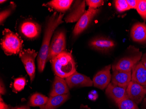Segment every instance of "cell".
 Instances as JSON below:
<instances>
[{
  "instance_id": "cell-1",
  "label": "cell",
  "mask_w": 146,
  "mask_h": 109,
  "mask_svg": "<svg viewBox=\"0 0 146 109\" xmlns=\"http://www.w3.org/2000/svg\"><path fill=\"white\" fill-rule=\"evenodd\" d=\"M64 16L62 13L58 14L55 12L49 18L46 23L42 44L38 55V67L40 73L43 72L49 59V48L52 36L56 28L63 22L62 19Z\"/></svg>"
},
{
  "instance_id": "cell-2",
  "label": "cell",
  "mask_w": 146,
  "mask_h": 109,
  "mask_svg": "<svg viewBox=\"0 0 146 109\" xmlns=\"http://www.w3.org/2000/svg\"><path fill=\"white\" fill-rule=\"evenodd\" d=\"M50 61L55 74L60 77L66 78L76 72V63L70 52H63Z\"/></svg>"
},
{
  "instance_id": "cell-3",
  "label": "cell",
  "mask_w": 146,
  "mask_h": 109,
  "mask_svg": "<svg viewBox=\"0 0 146 109\" xmlns=\"http://www.w3.org/2000/svg\"><path fill=\"white\" fill-rule=\"evenodd\" d=\"M2 35L1 45L5 54L11 55L19 53L22 50L23 42L19 36L6 28L3 31Z\"/></svg>"
},
{
  "instance_id": "cell-4",
  "label": "cell",
  "mask_w": 146,
  "mask_h": 109,
  "mask_svg": "<svg viewBox=\"0 0 146 109\" xmlns=\"http://www.w3.org/2000/svg\"><path fill=\"white\" fill-rule=\"evenodd\" d=\"M38 53L35 50L27 49L22 50L19 53L26 72L30 77L31 82L34 80L36 74L35 60Z\"/></svg>"
},
{
  "instance_id": "cell-5",
  "label": "cell",
  "mask_w": 146,
  "mask_h": 109,
  "mask_svg": "<svg viewBox=\"0 0 146 109\" xmlns=\"http://www.w3.org/2000/svg\"><path fill=\"white\" fill-rule=\"evenodd\" d=\"M66 48L65 33L64 31H57L54 34L51 41L49 48V59L50 61L54 57L65 51Z\"/></svg>"
},
{
  "instance_id": "cell-6",
  "label": "cell",
  "mask_w": 146,
  "mask_h": 109,
  "mask_svg": "<svg viewBox=\"0 0 146 109\" xmlns=\"http://www.w3.org/2000/svg\"><path fill=\"white\" fill-rule=\"evenodd\" d=\"M142 55L141 52H139L135 55L123 57L111 65L112 70L132 72L133 67L139 62Z\"/></svg>"
},
{
  "instance_id": "cell-7",
  "label": "cell",
  "mask_w": 146,
  "mask_h": 109,
  "mask_svg": "<svg viewBox=\"0 0 146 109\" xmlns=\"http://www.w3.org/2000/svg\"><path fill=\"white\" fill-rule=\"evenodd\" d=\"M99 9L89 8L87 11H85L81 18L77 22L73 30V34L74 36H79L87 29L93 18L99 12Z\"/></svg>"
},
{
  "instance_id": "cell-8",
  "label": "cell",
  "mask_w": 146,
  "mask_h": 109,
  "mask_svg": "<svg viewBox=\"0 0 146 109\" xmlns=\"http://www.w3.org/2000/svg\"><path fill=\"white\" fill-rule=\"evenodd\" d=\"M127 93L128 98L137 105L141 103L146 96V88L131 81L127 87Z\"/></svg>"
},
{
  "instance_id": "cell-9",
  "label": "cell",
  "mask_w": 146,
  "mask_h": 109,
  "mask_svg": "<svg viewBox=\"0 0 146 109\" xmlns=\"http://www.w3.org/2000/svg\"><path fill=\"white\" fill-rule=\"evenodd\" d=\"M90 48L98 51L108 52L115 47V42L110 38L98 37L91 39L88 43Z\"/></svg>"
},
{
  "instance_id": "cell-10",
  "label": "cell",
  "mask_w": 146,
  "mask_h": 109,
  "mask_svg": "<svg viewBox=\"0 0 146 109\" xmlns=\"http://www.w3.org/2000/svg\"><path fill=\"white\" fill-rule=\"evenodd\" d=\"M111 65H109L97 73L93 79L94 87L102 90L107 87L111 81Z\"/></svg>"
},
{
  "instance_id": "cell-11",
  "label": "cell",
  "mask_w": 146,
  "mask_h": 109,
  "mask_svg": "<svg viewBox=\"0 0 146 109\" xmlns=\"http://www.w3.org/2000/svg\"><path fill=\"white\" fill-rule=\"evenodd\" d=\"M70 89L78 87H90L93 85L90 78L76 72L71 76L65 78Z\"/></svg>"
},
{
  "instance_id": "cell-12",
  "label": "cell",
  "mask_w": 146,
  "mask_h": 109,
  "mask_svg": "<svg viewBox=\"0 0 146 109\" xmlns=\"http://www.w3.org/2000/svg\"><path fill=\"white\" fill-rule=\"evenodd\" d=\"M106 94L117 105L122 100L128 97L127 95L126 88L116 86L111 83H110L106 88Z\"/></svg>"
},
{
  "instance_id": "cell-13",
  "label": "cell",
  "mask_w": 146,
  "mask_h": 109,
  "mask_svg": "<svg viewBox=\"0 0 146 109\" xmlns=\"http://www.w3.org/2000/svg\"><path fill=\"white\" fill-rule=\"evenodd\" d=\"M20 31L26 38L35 39L40 33L41 27L37 23L31 21H25L21 24Z\"/></svg>"
},
{
  "instance_id": "cell-14",
  "label": "cell",
  "mask_w": 146,
  "mask_h": 109,
  "mask_svg": "<svg viewBox=\"0 0 146 109\" xmlns=\"http://www.w3.org/2000/svg\"><path fill=\"white\" fill-rule=\"evenodd\" d=\"M86 1H78L75 2L69 14L65 18L67 23L75 22L79 20L85 12Z\"/></svg>"
},
{
  "instance_id": "cell-15",
  "label": "cell",
  "mask_w": 146,
  "mask_h": 109,
  "mask_svg": "<svg viewBox=\"0 0 146 109\" xmlns=\"http://www.w3.org/2000/svg\"><path fill=\"white\" fill-rule=\"evenodd\" d=\"M132 79V72L113 71L111 75V83L114 85L126 88L128 86Z\"/></svg>"
},
{
  "instance_id": "cell-16",
  "label": "cell",
  "mask_w": 146,
  "mask_h": 109,
  "mask_svg": "<svg viewBox=\"0 0 146 109\" xmlns=\"http://www.w3.org/2000/svg\"><path fill=\"white\" fill-rule=\"evenodd\" d=\"M130 36L135 42L141 44L146 43V24L145 23L134 24L131 28Z\"/></svg>"
},
{
  "instance_id": "cell-17",
  "label": "cell",
  "mask_w": 146,
  "mask_h": 109,
  "mask_svg": "<svg viewBox=\"0 0 146 109\" xmlns=\"http://www.w3.org/2000/svg\"><path fill=\"white\" fill-rule=\"evenodd\" d=\"M131 81H134L146 88V68L141 62H139L133 67Z\"/></svg>"
},
{
  "instance_id": "cell-18",
  "label": "cell",
  "mask_w": 146,
  "mask_h": 109,
  "mask_svg": "<svg viewBox=\"0 0 146 109\" xmlns=\"http://www.w3.org/2000/svg\"><path fill=\"white\" fill-rule=\"evenodd\" d=\"M69 92V88L66 80L64 78L56 76L53 83L52 90L50 93V96H56L68 94Z\"/></svg>"
},
{
  "instance_id": "cell-19",
  "label": "cell",
  "mask_w": 146,
  "mask_h": 109,
  "mask_svg": "<svg viewBox=\"0 0 146 109\" xmlns=\"http://www.w3.org/2000/svg\"><path fill=\"white\" fill-rule=\"evenodd\" d=\"M69 94L50 96L48 101L45 105L40 106V109H56L62 105L68 100Z\"/></svg>"
},
{
  "instance_id": "cell-20",
  "label": "cell",
  "mask_w": 146,
  "mask_h": 109,
  "mask_svg": "<svg viewBox=\"0 0 146 109\" xmlns=\"http://www.w3.org/2000/svg\"><path fill=\"white\" fill-rule=\"evenodd\" d=\"M73 2L72 0H52L47 5L56 11L62 13L70 9Z\"/></svg>"
},
{
  "instance_id": "cell-21",
  "label": "cell",
  "mask_w": 146,
  "mask_h": 109,
  "mask_svg": "<svg viewBox=\"0 0 146 109\" xmlns=\"http://www.w3.org/2000/svg\"><path fill=\"white\" fill-rule=\"evenodd\" d=\"M49 98L42 94L35 93L30 97L29 104L32 106H40L44 105L48 101Z\"/></svg>"
},
{
  "instance_id": "cell-22",
  "label": "cell",
  "mask_w": 146,
  "mask_h": 109,
  "mask_svg": "<svg viewBox=\"0 0 146 109\" xmlns=\"http://www.w3.org/2000/svg\"><path fill=\"white\" fill-rule=\"evenodd\" d=\"M117 106L119 109H139L137 105L128 97L122 100L117 104Z\"/></svg>"
},
{
  "instance_id": "cell-23",
  "label": "cell",
  "mask_w": 146,
  "mask_h": 109,
  "mask_svg": "<svg viewBox=\"0 0 146 109\" xmlns=\"http://www.w3.org/2000/svg\"><path fill=\"white\" fill-rule=\"evenodd\" d=\"M16 7V5L14 2H11L10 5L7 9L1 12L0 13L1 24H2V23L4 22L6 19L10 15L11 12L15 9Z\"/></svg>"
},
{
  "instance_id": "cell-24",
  "label": "cell",
  "mask_w": 146,
  "mask_h": 109,
  "mask_svg": "<svg viewBox=\"0 0 146 109\" xmlns=\"http://www.w3.org/2000/svg\"><path fill=\"white\" fill-rule=\"evenodd\" d=\"M114 3L115 9L119 12H123L130 9L127 0H115Z\"/></svg>"
},
{
  "instance_id": "cell-25",
  "label": "cell",
  "mask_w": 146,
  "mask_h": 109,
  "mask_svg": "<svg viewBox=\"0 0 146 109\" xmlns=\"http://www.w3.org/2000/svg\"><path fill=\"white\" fill-rule=\"evenodd\" d=\"M136 9L142 18L146 21V0H139Z\"/></svg>"
},
{
  "instance_id": "cell-26",
  "label": "cell",
  "mask_w": 146,
  "mask_h": 109,
  "mask_svg": "<svg viewBox=\"0 0 146 109\" xmlns=\"http://www.w3.org/2000/svg\"><path fill=\"white\" fill-rule=\"evenodd\" d=\"M26 79L24 78H18L15 79L13 83V87L17 92L21 91L24 88L26 85Z\"/></svg>"
},
{
  "instance_id": "cell-27",
  "label": "cell",
  "mask_w": 146,
  "mask_h": 109,
  "mask_svg": "<svg viewBox=\"0 0 146 109\" xmlns=\"http://www.w3.org/2000/svg\"><path fill=\"white\" fill-rule=\"evenodd\" d=\"M104 1L102 0H87L86 4L89 7V8L97 9L99 7L103 5Z\"/></svg>"
},
{
  "instance_id": "cell-28",
  "label": "cell",
  "mask_w": 146,
  "mask_h": 109,
  "mask_svg": "<svg viewBox=\"0 0 146 109\" xmlns=\"http://www.w3.org/2000/svg\"><path fill=\"white\" fill-rule=\"evenodd\" d=\"M88 99L92 101H95L98 98V93L96 91L93 90L88 93Z\"/></svg>"
},
{
  "instance_id": "cell-29",
  "label": "cell",
  "mask_w": 146,
  "mask_h": 109,
  "mask_svg": "<svg viewBox=\"0 0 146 109\" xmlns=\"http://www.w3.org/2000/svg\"><path fill=\"white\" fill-rule=\"evenodd\" d=\"M138 1L139 0H127L130 9H136Z\"/></svg>"
},
{
  "instance_id": "cell-30",
  "label": "cell",
  "mask_w": 146,
  "mask_h": 109,
  "mask_svg": "<svg viewBox=\"0 0 146 109\" xmlns=\"http://www.w3.org/2000/svg\"><path fill=\"white\" fill-rule=\"evenodd\" d=\"M0 109H10L9 106L7 105L4 102L1 96V101H0Z\"/></svg>"
},
{
  "instance_id": "cell-31",
  "label": "cell",
  "mask_w": 146,
  "mask_h": 109,
  "mask_svg": "<svg viewBox=\"0 0 146 109\" xmlns=\"http://www.w3.org/2000/svg\"><path fill=\"white\" fill-rule=\"evenodd\" d=\"M1 90H0V92L1 95H4L6 93L5 88L4 86V83L2 82V81H1V87H0Z\"/></svg>"
},
{
  "instance_id": "cell-32",
  "label": "cell",
  "mask_w": 146,
  "mask_h": 109,
  "mask_svg": "<svg viewBox=\"0 0 146 109\" xmlns=\"http://www.w3.org/2000/svg\"><path fill=\"white\" fill-rule=\"evenodd\" d=\"M141 62L143 64L146 68V52L145 54H143L141 58Z\"/></svg>"
},
{
  "instance_id": "cell-33",
  "label": "cell",
  "mask_w": 146,
  "mask_h": 109,
  "mask_svg": "<svg viewBox=\"0 0 146 109\" xmlns=\"http://www.w3.org/2000/svg\"><path fill=\"white\" fill-rule=\"evenodd\" d=\"M143 106L144 108L146 109V96L144 99H143Z\"/></svg>"
},
{
  "instance_id": "cell-34",
  "label": "cell",
  "mask_w": 146,
  "mask_h": 109,
  "mask_svg": "<svg viewBox=\"0 0 146 109\" xmlns=\"http://www.w3.org/2000/svg\"><path fill=\"white\" fill-rule=\"evenodd\" d=\"M20 109H29V108L28 106H23L20 107Z\"/></svg>"
},
{
  "instance_id": "cell-35",
  "label": "cell",
  "mask_w": 146,
  "mask_h": 109,
  "mask_svg": "<svg viewBox=\"0 0 146 109\" xmlns=\"http://www.w3.org/2000/svg\"><path fill=\"white\" fill-rule=\"evenodd\" d=\"M6 1H5V0H1V1H0V3H1V4H2V3H4Z\"/></svg>"
},
{
  "instance_id": "cell-36",
  "label": "cell",
  "mask_w": 146,
  "mask_h": 109,
  "mask_svg": "<svg viewBox=\"0 0 146 109\" xmlns=\"http://www.w3.org/2000/svg\"><path fill=\"white\" fill-rule=\"evenodd\" d=\"M13 109H20V107H16V108H14Z\"/></svg>"
}]
</instances>
